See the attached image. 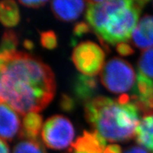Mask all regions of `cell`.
Instances as JSON below:
<instances>
[{
	"label": "cell",
	"mask_w": 153,
	"mask_h": 153,
	"mask_svg": "<svg viewBox=\"0 0 153 153\" xmlns=\"http://www.w3.org/2000/svg\"><path fill=\"white\" fill-rule=\"evenodd\" d=\"M0 70L4 103L19 114L41 111L54 98V73L38 57L17 51L0 53Z\"/></svg>",
	"instance_id": "obj_1"
},
{
	"label": "cell",
	"mask_w": 153,
	"mask_h": 153,
	"mask_svg": "<svg viewBox=\"0 0 153 153\" xmlns=\"http://www.w3.org/2000/svg\"><path fill=\"white\" fill-rule=\"evenodd\" d=\"M85 112L87 121L106 140L124 143L135 136L140 111L132 100L121 103L99 96L86 103Z\"/></svg>",
	"instance_id": "obj_2"
},
{
	"label": "cell",
	"mask_w": 153,
	"mask_h": 153,
	"mask_svg": "<svg viewBox=\"0 0 153 153\" xmlns=\"http://www.w3.org/2000/svg\"><path fill=\"white\" fill-rule=\"evenodd\" d=\"M148 3L145 0L132 1L131 4L113 14L97 36L106 47L126 43L138 23L141 11Z\"/></svg>",
	"instance_id": "obj_3"
},
{
	"label": "cell",
	"mask_w": 153,
	"mask_h": 153,
	"mask_svg": "<svg viewBox=\"0 0 153 153\" xmlns=\"http://www.w3.org/2000/svg\"><path fill=\"white\" fill-rule=\"evenodd\" d=\"M101 82L111 92H126L135 86V70L128 62L114 57L104 65L101 72Z\"/></svg>",
	"instance_id": "obj_4"
},
{
	"label": "cell",
	"mask_w": 153,
	"mask_h": 153,
	"mask_svg": "<svg viewBox=\"0 0 153 153\" xmlns=\"http://www.w3.org/2000/svg\"><path fill=\"white\" fill-rule=\"evenodd\" d=\"M42 139L48 148L64 150L72 144L74 128L70 120L62 115L48 118L42 129Z\"/></svg>",
	"instance_id": "obj_5"
},
{
	"label": "cell",
	"mask_w": 153,
	"mask_h": 153,
	"mask_svg": "<svg viewBox=\"0 0 153 153\" xmlns=\"http://www.w3.org/2000/svg\"><path fill=\"white\" fill-rule=\"evenodd\" d=\"M72 60L76 68L82 74L95 76L104 68L105 53L95 43L82 42L74 48Z\"/></svg>",
	"instance_id": "obj_6"
},
{
	"label": "cell",
	"mask_w": 153,
	"mask_h": 153,
	"mask_svg": "<svg viewBox=\"0 0 153 153\" xmlns=\"http://www.w3.org/2000/svg\"><path fill=\"white\" fill-rule=\"evenodd\" d=\"M132 1H88L86 20L96 35H98L110 17L131 4Z\"/></svg>",
	"instance_id": "obj_7"
},
{
	"label": "cell",
	"mask_w": 153,
	"mask_h": 153,
	"mask_svg": "<svg viewBox=\"0 0 153 153\" xmlns=\"http://www.w3.org/2000/svg\"><path fill=\"white\" fill-rule=\"evenodd\" d=\"M19 115L6 103H0V139L12 141L21 130Z\"/></svg>",
	"instance_id": "obj_8"
},
{
	"label": "cell",
	"mask_w": 153,
	"mask_h": 153,
	"mask_svg": "<svg viewBox=\"0 0 153 153\" xmlns=\"http://www.w3.org/2000/svg\"><path fill=\"white\" fill-rule=\"evenodd\" d=\"M106 140L97 131H85L72 144V150L83 153H104Z\"/></svg>",
	"instance_id": "obj_9"
},
{
	"label": "cell",
	"mask_w": 153,
	"mask_h": 153,
	"mask_svg": "<svg viewBox=\"0 0 153 153\" xmlns=\"http://www.w3.org/2000/svg\"><path fill=\"white\" fill-rule=\"evenodd\" d=\"M132 43L141 50L153 48V16L145 15L139 21L132 33Z\"/></svg>",
	"instance_id": "obj_10"
},
{
	"label": "cell",
	"mask_w": 153,
	"mask_h": 153,
	"mask_svg": "<svg viewBox=\"0 0 153 153\" xmlns=\"http://www.w3.org/2000/svg\"><path fill=\"white\" fill-rule=\"evenodd\" d=\"M51 7L57 19L64 22H70L80 16L85 7V2L83 1H53Z\"/></svg>",
	"instance_id": "obj_11"
},
{
	"label": "cell",
	"mask_w": 153,
	"mask_h": 153,
	"mask_svg": "<svg viewBox=\"0 0 153 153\" xmlns=\"http://www.w3.org/2000/svg\"><path fill=\"white\" fill-rule=\"evenodd\" d=\"M99 90L98 80L94 76L77 74L74 80L73 93L80 102L88 101L94 98Z\"/></svg>",
	"instance_id": "obj_12"
},
{
	"label": "cell",
	"mask_w": 153,
	"mask_h": 153,
	"mask_svg": "<svg viewBox=\"0 0 153 153\" xmlns=\"http://www.w3.org/2000/svg\"><path fill=\"white\" fill-rule=\"evenodd\" d=\"M43 117L38 113H29L23 118L19 138L38 140L40 132L43 129Z\"/></svg>",
	"instance_id": "obj_13"
},
{
	"label": "cell",
	"mask_w": 153,
	"mask_h": 153,
	"mask_svg": "<svg viewBox=\"0 0 153 153\" xmlns=\"http://www.w3.org/2000/svg\"><path fill=\"white\" fill-rule=\"evenodd\" d=\"M135 140L137 144L153 153V115L145 116L140 121Z\"/></svg>",
	"instance_id": "obj_14"
},
{
	"label": "cell",
	"mask_w": 153,
	"mask_h": 153,
	"mask_svg": "<svg viewBox=\"0 0 153 153\" xmlns=\"http://www.w3.org/2000/svg\"><path fill=\"white\" fill-rule=\"evenodd\" d=\"M20 22V13L16 1H0V23L7 28L16 26Z\"/></svg>",
	"instance_id": "obj_15"
},
{
	"label": "cell",
	"mask_w": 153,
	"mask_h": 153,
	"mask_svg": "<svg viewBox=\"0 0 153 153\" xmlns=\"http://www.w3.org/2000/svg\"><path fill=\"white\" fill-rule=\"evenodd\" d=\"M137 68L138 72L153 80V48L145 50L141 53Z\"/></svg>",
	"instance_id": "obj_16"
},
{
	"label": "cell",
	"mask_w": 153,
	"mask_h": 153,
	"mask_svg": "<svg viewBox=\"0 0 153 153\" xmlns=\"http://www.w3.org/2000/svg\"><path fill=\"white\" fill-rule=\"evenodd\" d=\"M13 153H47L39 140H22L13 149Z\"/></svg>",
	"instance_id": "obj_17"
},
{
	"label": "cell",
	"mask_w": 153,
	"mask_h": 153,
	"mask_svg": "<svg viewBox=\"0 0 153 153\" xmlns=\"http://www.w3.org/2000/svg\"><path fill=\"white\" fill-rule=\"evenodd\" d=\"M19 45L18 35L14 30H7L0 42V53H7L16 51Z\"/></svg>",
	"instance_id": "obj_18"
},
{
	"label": "cell",
	"mask_w": 153,
	"mask_h": 153,
	"mask_svg": "<svg viewBox=\"0 0 153 153\" xmlns=\"http://www.w3.org/2000/svg\"><path fill=\"white\" fill-rule=\"evenodd\" d=\"M42 46L48 50L55 49L57 45V38L56 34L53 30L41 32L40 35Z\"/></svg>",
	"instance_id": "obj_19"
},
{
	"label": "cell",
	"mask_w": 153,
	"mask_h": 153,
	"mask_svg": "<svg viewBox=\"0 0 153 153\" xmlns=\"http://www.w3.org/2000/svg\"><path fill=\"white\" fill-rule=\"evenodd\" d=\"M60 106L61 109L65 112H72L75 108V102L74 99L68 94L62 95L60 101Z\"/></svg>",
	"instance_id": "obj_20"
},
{
	"label": "cell",
	"mask_w": 153,
	"mask_h": 153,
	"mask_svg": "<svg viewBox=\"0 0 153 153\" xmlns=\"http://www.w3.org/2000/svg\"><path fill=\"white\" fill-rule=\"evenodd\" d=\"M91 31V27L85 22H79L74 25L73 29L74 37L81 38Z\"/></svg>",
	"instance_id": "obj_21"
},
{
	"label": "cell",
	"mask_w": 153,
	"mask_h": 153,
	"mask_svg": "<svg viewBox=\"0 0 153 153\" xmlns=\"http://www.w3.org/2000/svg\"><path fill=\"white\" fill-rule=\"evenodd\" d=\"M116 51H117L118 53L120 56L123 57L133 55L134 52H135L133 48L126 43H118L117 46H116Z\"/></svg>",
	"instance_id": "obj_22"
},
{
	"label": "cell",
	"mask_w": 153,
	"mask_h": 153,
	"mask_svg": "<svg viewBox=\"0 0 153 153\" xmlns=\"http://www.w3.org/2000/svg\"><path fill=\"white\" fill-rule=\"evenodd\" d=\"M21 4L32 9H38L43 7L48 3V1H19Z\"/></svg>",
	"instance_id": "obj_23"
},
{
	"label": "cell",
	"mask_w": 153,
	"mask_h": 153,
	"mask_svg": "<svg viewBox=\"0 0 153 153\" xmlns=\"http://www.w3.org/2000/svg\"><path fill=\"white\" fill-rule=\"evenodd\" d=\"M104 153H122V149L118 145H109L105 148Z\"/></svg>",
	"instance_id": "obj_24"
},
{
	"label": "cell",
	"mask_w": 153,
	"mask_h": 153,
	"mask_svg": "<svg viewBox=\"0 0 153 153\" xmlns=\"http://www.w3.org/2000/svg\"><path fill=\"white\" fill-rule=\"evenodd\" d=\"M123 153H150L144 148L137 146H132L127 148Z\"/></svg>",
	"instance_id": "obj_25"
},
{
	"label": "cell",
	"mask_w": 153,
	"mask_h": 153,
	"mask_svg": "<svg viewBox=\"0 0 153 153\" xmlns=\"http://www.w3.org/2000/svg\"><path fill=\"white\" fill-rule=\"evenodd\" d=\"M0 153H10L8 144L1 139H0Z\"/></svg>",
	"instance_id": "obj_26"
},
{
	"label": "cell",
	"mask_w": 153,
	"mask_h": 153,
	"mask_svg": "<svg viewBox=\"0 0 153 153\" xmlns=\"http://www.w3.org/2000/svg\"><path fill=\"white\" fill-rule=\"evenodd\" d=\"M24 47L28 50H32L34 47L33 43H32L30 41H28V40H26V41H24Z\"/></svg>",
	"instance_id": "obj_27"
},
{
	"label": "cell",
	"mask_w": 153,
	"mask_h": 153,
	"mask_svg": "<svg viewBox=\"0 0 153 153\" xmlns=\"http://www.w3.org/2000/svg\"><path fill=\"white\" fill-rule=\"evenodd\" d=\"M0 103H4L1 95V70H0Z\"/></svg>",
	"instance_id": "obj_28"
},
{
	"label": "cell",
	"mask_w": 153,
	"mask_h": 153,
	"mask_svg": "<svg viewBox=\"0 0 153 153\" xmlns=\"http://www.w3.org/2000/svg\"><path fill=\"white\" fill-rule=\"evenodd\" d=\"M68 153H83V152H76V151H74L72 150V149L71 150H70V151H69Z\"/></svg>",
	"instance_id": "obj_29"
}]
</instances>
